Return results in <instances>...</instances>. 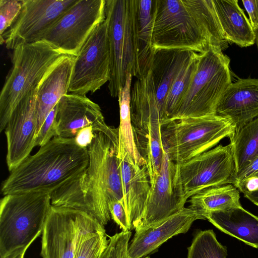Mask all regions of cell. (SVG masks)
Wrapping results in <instances>:
<instances>
[{
	"label": "cell",
	"instance_id": "obj_1",
	"mask_svg": "<svg viewBox=\"0 0 258 258\" xmlns=\"http://www.w3.org/2000/svg\"><path fill=\"white\" fill-rule=\"evenodd\" d=\"M118 128L95 132L87 147L89 164L85 170L50 192L51 204L85 212L104 227L111 216L109 204L123 203L118 152Z\"/></svg>",
	"mask_w": 258,
	"mask_h": 258
},
{
	"label": "cell",
	"instance_id": "obj_2",
	"mask_svg": "<svg viewBox=\"0 0 258 258\" xmlns=\"http://www.w3.org/2000/svg\"><path fill=\"white\" fill-rule=\"evenodd\" d=\"M213 3L207 0H155L154 50L182 49L199 53L210 46H227Z\"/></svg>",
	"mask_w": 258,
	"mask_h": 258
},
{
	"label": "cell",
	"instance_id": "obj_3",
	"mask_svg": "<svg viewBox=\"0 0 258 258\" xmlns=\"http://www.w3.org/2000/svg\"><path fill=\"white\" fill-rule=\"evenodd\" d=\"M87 148L74 138L56 136L12 170L3 182L4 196L31 191L52 190L76 176L87 167Z\"/></svg>",
	"mask_w": 258,
	"mask_h": 258
},
{
	"label": "cell",
	"instance_id": "obj_4",
	"mask_svg": "<svg viewBox=\"0 0 258 258\" xmlns=\"http://www.w3.org/2000/svg\"><path fill=\"white\" fill-rule=\"evenodd\" d=\"M65 54L44 40L25 44L13 50L12 67L0 94V132L19 103L37 89L49 71Z\"/></svg>",
	"mask_w": 258,
	"mask_h": 258
},
{
	"label": "cell",
	"instance_id": "obj_5",
	"mask_svg": "<svg viewBox=\"0 0 258 258\" xmlns=\"http://www.w3.org/2000/svg\"><path fill=\"white\" fill-rule=\"evenodd\" d=\"M51 206L50 191L7 195L0 202V258L30 246L42 234Z\"/></svg>",
	"mask_w": 258,
	"mask_h": 258
},
{
	"label": "cell",
	"instance_id": "obj_6",
	"mask_svg": "<svg viewBox=\"0 0 258 258\" xmlns=\"http://www.w3.org/2000/svg\"><path fill=\"white\" fill-rule=\"evenodd\" d=\"M110 57V95L117 97L130 74L139 76L136 41L135 0H105Z\"/></svg>",
	"mask_w": 258,
	"mask_h": 258
},
{
	"label": "cell",
	"instance_id": "obj_7",
	"mask_svg": "<svg viewBox=\"0 0 258 258\" xmlns=\"http://www.w3.org/2000/svg\"><path fill=\"white\" fill-rule=\"evenodd\" d=\"M222 51L220 47L211 45L199 53L197 71L170 121L216 115L220 98L232 83L230 60Z\"/></svg>",
	"mask_w": 258,
	"mask_h": 258
},
{
	"label": "cell",
	"instance_id": "obj_8",
	"mask_svg": "<svg viewBox=\"0 0 258 258\" xmlns=\"http://www.w3.org/2000/svg\"><path fill=\"white\" fill-rule=\"evenodd\" d=\"M235 130L230 119L214 115L170 121L162 127V137L170 159L180 164L230 139Z\"/></svg>",
	"mask_w": 258,
	"mask_h": 258
},
{
	"label": "cell",
	"instance_id": "obj_9",
	"mask_svg": "<svg viewBox=\"0 0 258 258\" xmlns=\"http://www.w3.org/2000/svg\"><path fill=\"white\" fill-rule=\"evenodd\" d=\"M176 165L175 184L183 207L189 198L203 189L235 183L236 172L230 143L219 145Z\"/></svg>",
	"mask_w": 258,
	"mask_h": 258
},
{
	"label": "cell",
	"instance_id": "obj_10",
	"mask_svg": "<svg viewBox=\"0 0 258 258\" xmlns=\"http://www.w3.org/2000/svg\"><path fill=\"white\" fill-rule=\"evenodd\" d=\"M100 227L103 226L85 212L51 205L42 232L41 256L74 258L81 235L89 229Z\"/></svg>",
	"mask_w": 258,
	"mask_h": 258
},
{
	"label": "cell",
	"instance_id": "obj_11",
	"mask_svg": "<svg viewBox=\"0 0 258 258\" xmlns=\"http://www.w3.org/2000/svg\"><path fill=\"white\" fill-rule=\"evenodd\" d=\"M110 79V57L106 21L92 31L74 62L68 93L86 96Z\"/></svg>",
	"mask_w": 258,
	"mask_h": 258
},
{
	"label": "cell",
	"instance_id": "obj_12",
	"mask_svg": "<svg viewBox=\"0 0 258 258\" xmlns=\"http://www.w3.org/2000/svg\"><path fill=\"white\" fill-rule=\"evenodd\" d=\"M79 0H23L21 10L0 38L8 49L40 41Z\"/></svg>",
	"mask_w": 258,
	"mask_h": 258
},
{
	"label": "cell",
	"instance_id": "obj_13",
	"mask_svg": "<svg viewBox=\"0 0 258 258\" xmlns=\"http://www.w3.org/2000/svg\"><path fill=\"white\" fill-rule=\"evenodd\" d=\"M105 0H79L42 40L66 55L76 57L94 29L105 20Z\"/></svg>",
	"mask_w": 258,
	"mask_h": 258
},
{
	"label": "cell",
	"instance_id": "obj_14",
	"mask_svg": "<svg viewBox=\"0 0 258 258\" xmlns=\"http://www.w3.org/2000/svg\"><path fill=\"white\" fill-rule=\"evenodd\" d=\"M37 89L30 92L16 106L4 130L6 163L10 172L29 156L35 147Z\"/></svg>",
	"mask_w": 258,
	"mask_h": 258
},
{
	"label": "cell",
	"instance_id": "obj_15",
	"mask_svg": "<svg viewBox=\"0 0 258 258\" xmlns=\"http://www.w3.org/2000/svg\"><path fill=\"white\" fill-rule=\"evenodd\" d=\"M176 167L164 149L161 169L151 184L145 211L135 231L156 226L184 208L175 184Z\"/></svg>",
	"mask_w": 258,
	"mask_h": 258
},
{
	"label": "cell",
	"instance_id": "obj_16",
	"mask_svg": "<svg viewBox=\"0 0 258 258\" xmlns=\"http://www.w3.org/2000/svg\"><path fill=\"white\" fill-rule=\"evenodd\" d=\"M57 136L75 138L83 128L92 126L94 132L109 130L99 105L86 96L68 93L56 104Z\"/></svg>",
	"mask_w": 258,
	"mask_h": 258
},
{
	"label": "cell",
	"instance_id": "obj_17",
	"mask_svg": "<svg viewBox=\"0 0 258 258\" xmlns=\"http://www.w3.org/2000/svg\"><path fill=\"white\" fill-rule=\"evenodd\" d=\"M121 179L123 201L131 230L140 222L151 189L146 164L136 163L126 152L117 153Z\"/></svg>",
	"mask_w": 258,
	"mask_h": 258
},
{
	"label": "cell",
	"instance_id": "obj_18",
	"mask_svg": "<svg viewBox=\"0 0 258 258\" xmlns=\"http://www.w3.org/2000/svg\"><path fill=\"white\" fill-rule=\"evenodd\" d=\"M131 116L135 141L141 154L149 131L163 126V118L150 70L134 83L131 93Z\"/></svg>",
	"mask_w": 258,
	"mask_h": 258
},
{
	"label": "cell",
	"instance_id": "obj_19",
	"mask_svg": "<svg viewBox=\"0 0 258 258\" xmlns=\"http://www.w3.org/2000/svg\"><path fill=\"white\" fill-rule=\"evenodd\" d=\"M204 219L196 211L184 207L156 226L136 231L128 245L130 258H143L155 251L172 237L186 233L193 222Z\"/></svg>",
	"mask_w": 258,
	"mask_h": 258
},
{
	"label": "cell",
	"instance_id": "obj_20",
	"mask_svg": "<svg viewBox=\"0 0 258 258\" xmlns=\"http://www.w3.org/2000/svg\"><path fill=\"white\" fill-rule=\"evenodd\" d=\"M216 115L230 119L236 129L258 117V79L232 83L220 98Z\"/></svg>",
	"mask_w": 258,
	"mask_h": 258
},
{
	"label": "cell",
	"instance_id": "obj_21",
	"mask_svg": "<svg viewBox=\"0 0 258 258\" xmlns=\"http://www.w3.org/2000/svg\"><path fill=\"white\" fill-rule=\"evenodd\" d=\"M75 58L74 56H65L49 71L39 84L35 102L36 135L61 98L68 94Z\"/></svg>",
	"mask_w": 258,
	"mask_h": 258
},
{
	"label": "cell",
	"instance_id": "obj_22",
	"mask_svg": "<svg viewBox=\"0 0 258 258\" xmlns=\"http://www.w3.org/2000/svg\"><path fill=\"white\" fill-rule=\"evenodd\" d=\"M194 52L166 49L154 51L150 72L162 116L163 126L165 121V110L169 92Z\"/></svg>",
	"mask_w": 258,
	"mask_h": 258
},
{
	"label": "cell",
	"instance_id": "obj_23",
	"mask_svg": "<svg viewBox=\"0 0 258 258\" xmlns=\"http://www.w3.org/2000/svg\"><path fill=\"white\" fill-rule=\"evenodd\" d=\"M206 219L221 231L258 248V217L241 206L211 212Z\"/></svg>",
	"mask_w": 258,
	"mask_h": 258
},
{
	"label": "cell",
	"instance_id": "obj_24",
	"mask_svg": "<svg viewBox=\"0 0 258 258\" xmlns=\"http://www.w3.org/2000/svg\"><path fill=\"white\" fill-rule=\"evenodd\" d=\"M221 27L228 42L241 47L255 43V34L249 19L237 0H213Z\"/></svg>",
	"mask_w": 258,
	"mask_h": 258
},
{
	"label": "cell",
	"instance_id": "obj_25",
	"mask_svg": "<svg viewBox=\"0 0 258 258\" xmlns=\"http://www.w3.org/2000/svg\"><path fill=\"white\" fill-rule=\"evenodd\" d=\"M136 41L139 76L150 70L154 51L152 39L155 0H135Z\"/></svg>",
	"mask_w": 258,
	"mask_h": 258
},
{
	"label": "cell",
	"instance_id": "obj_26",
	"mask_svg": "<svg viewBox=\"0 0 258 258\" xmlns=\"http://www.w3.org/2000/svg\"><path fill=\"white\" fill-rule=\"evenodd\" d=\"M189 208L203 218L211 212L227 210L241 206L240 191L233 184H227L203 189L190 198Z\"/></svg>",
	"mask_w": 258,
	"mask_h": 258
},
{
	"label": "cell",
	"instance_id": "obj_27",
	"mask_svg": "<svg viewBox=\"0 0 258 258\" xmlns=\"http://www.w3.org/2000/svg\"><path fill=\"white\" fill-rule=\"evenodd\" d=\"M132 78L133 76L130 74L117 97L120 114L117 152H126L136 163L143 166L146 164V162L137 148L131 120L130 104Z\"/></svg>",
	"mask_w": 258,
	"mask_h": 258
},
{
	"label": "cell",
	"instance_id": "obj_28",
	"mask_svg": "<svg viewBox=\"0 0 258 258\" xmlns=\"http://www.w3.org/2000/svg\"><path fill=\"white\" fill-rule=\"evenodd\" d=\"M230 140L237 175L258 156V117L236 129Z\"/></svg>",
	"mask_w": 258,
	"mask_h": 258
},
{
	"label": "cell",
	"instance_id": "obj_29",
	"mask_svg": "<svg viewBox=\"0 0 258 258\" xmlns=\"http://www.w3.org/2000/svg\"><path fill=\"white\" fill-rule=\"evenodd\" d=\"M199 57V53L194 52L189 60L183 68L172 84L166 100L164 125L172 120L183 97L186 93L197 71Z\"/></svg>",
	"mask_w": 258,
	"mask_h": 258
},
{
	"label": "cell",
	"instance_id": "obj_30",
	"mask_svg": "<svg viewBox=\"0 0 258 258\" xmlns=\"http://www.w3.org/2000/svg\"><path fill=\"white\" fill-rule=\"evenodd\" d=\"M227 250L212 229L199 230L187 247V258H226Z\"/></svg>",
	"mask_w": 258,
	"mask_h": 258
},
{
	"label": "cell",
	"instance_id": "obj_31",
	"mask_svg": "<svg viewBox=\"0 0 258 258\" xmlns=\"http://www.w3.org/2000/svg\"><path fill=\"white\" fill-rule=\"evenodd\" d=\"M108 242L104 227L89 229L80 236L74 258H99Z\"/></svg>",
	"mask_w": 258,
	"mask_h": 258
},
{
	"label": "cell",
	"instance_id": "obj_32",
	"mask_svg": "<svg viewBox=\"0 0 258 258\" xmlns=\"http://www.w3.org/2000/svg\"><path fill=\"white\" fill-rule=\"evenodd\" d=\"M131 231H121L109 236L108 245L99 258H130L128 253Z\"/></svg>",
	"mask_w": 258,
	"mask_h": 258
},
{
	"label": "cell",
	"instance_id": "obj_33",
	"mask_svg": "<svg viewBox=\"0 0 258 258\" xmlns=\"http://www.w3.org/2000/svg\"><path fill=\"white\" fill-rule=\"evenodd\" d=\"M23 0L0 1V38L19 15L22 6Z\"/></svg>",
	"mask_w": 258,
	"mask_h": 258
},
{
	"label": "cell",
	"instance_id": "obj_34",
	"mask_svg": "<svg viewBox=\"0 0 258 258\" xmlns=\"http://www.w3.org/2000/svg\"><path fill=\"white\" fill-rule=\"evenodd\" d=\"M56 105L49 113L35 138V146L42 147L57 136L55 119Z\"/></svg>",
	"mask_w": 258,
	"mask_h": 258
},
{
	"label": "cell",
	"instance_id": "obj_35",
	"mask_svg": "<svg viewBox=\"0 0 258 258\" xmlns=\"http://www.w3.org/2000/svg\"><path fill=\"white\" fill-rule=\"evenodd\" d=\"M235 186L245 198L258 206V171Z\"/></svg>",
	"mask_w": 258,
	"mask_h": 258
},
{
	"label": "cell",
	"instance_id": "obj_36",
	"mask_svg": "<svg viewBox=\"0 0 258 258\" xmlns=\"http://www.w3.org/2000/svg\"><path fill=\"white\" fill-rule=\"evenodd\" d=\"M109 210L111 218L123 231H131L123 202L118 200L109 203Z\"/></svg>",
	"mask_w": 258,
	"mask_h": 258
},
{
	"label": "cell",
	"instance_id": "obj_37",
	"mask_svg": "<svg viewBox=\"0 0 258 258\" xmlns=\"http://www.w3.org/2000/svg\"><path fill=\"white\" fill-rule=\"evenodd\" d=\"M243 6L249 16V21L254 30L258 28V0H242Z\"/></svg>",
	"mask_w": 258,
	"mask_h": 258
},
{
	"label": "cell",
	"instance_id": "obj_38",
	"mask_svg": "<svg viewBox=\"0 0 258 258\" xmlns=\"http://www.w3.org/2000/svg\"><path fill=\"white\" fill-rule=\"evenodd\" d=\"M95 136L94 127L92 126L81 129L75 137L76 143L80 147L87 148Z\"/></svg>",
	"mask_w": 258,
	"mask_h": 258
},
{
	"label": "cell",
	"instance_id": "obj_39",
	"mask_svg": "<svg viewBox=\"0 0 258 258\" xmlns=\"http://www.w3.org/2000/svg\"><path fill=\"white\" fill-rule=\"evenodd\" d=\"M258 171V156L255 158L246 167L236 176L234 186L242 182Z\"/></svg>",
	"mask_w": 258,
	"mask_h": 258
},
{
	"label": "cell",
	"instance_id": "obj_40",
	"mask_svg": "<svg viewBox=\"0 0 258 258\" xmlns=\"http://www.w3.org/2000/svg\"><path fill=\"white\" fill-rule=\"evenodd\" d=\"M29 246L17 248L3 258H24L25 252Z\"/></svg>",
	"mask_w": 258,
	"mask_h": 258
},
{
	"label": "cell",
	"instance_id": "obj_41",
	"mask_svg": "<svg viewBox=\"0 0 258 258\" xmlns=\"http://www.w3.org/2000/svg\"><path fill=\"white\" fill-rule=\"evenodd\" d=\"M254 34H255V43L256 45L257 48L258 49V28L254 30Z\"/></svg>",
	"mask_w": 258,
	"mask_h": 258
}]
</instances>
